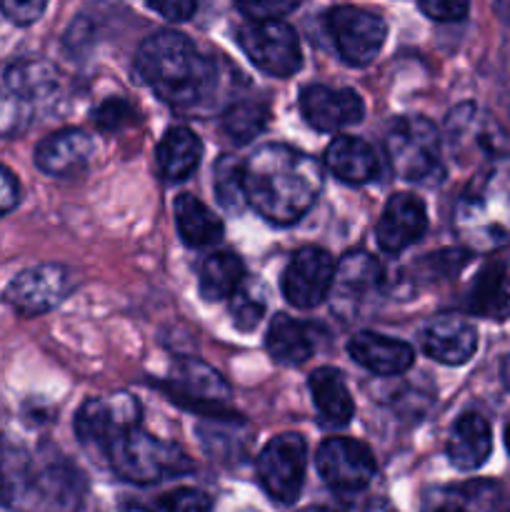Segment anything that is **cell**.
I'll return each instance as SVG.
<instances>
[{
    "label": "cell",
    "mask_w": 510,
    "mask_h": 512,
    "mask_svg": "<svg viewBox=\"0 0 510 512\" xmlns=\"http://www.w3.org/2000/svg\"><path fill=\"white\" fill-rule=\"evenodd\" d=\"M383 270L380 263L365 250H350L338 265L333 278V308L343 313H358L370 298L380 290Z\"/></svg>",
    "instance_id": "obj_16"
},
{
    "label": "cell",
    "mask_w": 510,
    "mask_h": 512,
    "mask_svg": "<svg viewBox=\"0 0 510 512\" xmlns=\"http://www.w3.org/2000/svg\"><path fill=\"white\" fill-rule=\"evenodd\" d=\"M315 328L313 325L295 320L290 315L278 313L270 320L268 335H265V348L270 358L278 365H303L315 353Z\"/></svg>",
    "instance_id": "obj_21"
},
{
    "label": "cell",
    "mask_w": 510,
    "mask_h": 512,
    "mask_svg": "<svg viewBox=\"0 0 510 512\" xmlns=\"http://www.w3.org/2000/svg\"><path fill=\"white\" fill-rule=\"evenodd\" d=\"M505 445H508V453H510V425L508 430H505Z\"/></svg>",
    "instance_id": "obj_47"
},
{
    "label": "cell",
    "mask_w": 510,
    "mask_h": 512,
    "mask_svg": "<svg viewBox=\"0 0 510 512\" xmlns=\"http://www.w3.org/2000/svg\"><path fill=\"white\" fill-rule=\"evenodd\" d=\"M95 153L93 138L80 128H63L48 135L35 148V165L45 175L53 178H68V175L83 173Z\"/></svg>",
    "instance_id": "obj_19"
},
{
    "label": "cell",
    "mask_w": 510,
    "mask_h": 512,
    "mask_svg": "<svg viewBox=\"0 0 510 512\" xmlns=\"http://www.w3.org/2000/svg\"><path fill=\"white\" fill-rule=\"evenodd\" d=\"M150 512H213V503L200 490L180 488L155 500Z\"/></svg>",
    "instance_id": "obj_36"
},
{
    "label": "cell",
    "mask_w": 510,
    "mask_h": 512,
    "mask_svg": "<svg viewBox=\"0 0 510 512\" xmlns=\"http://www.w3.org/2000/svg\"><path fill=\"white\" fill-rule=\"evenodd\" d=\"M325 25H328V33L340 58L355 68L373 63L388 38L385 20L370 10L355 8V5L333 8L325 15Z\"/></svg>",
    "instance_id": "obj_8"
},
{
    "label": "cell",
    "mask_w": 510,
    "mask_h": 512,
    "mask_svg": "<svg viewBox=\"0 0 510 512\" xmlns=\"http://www.w3.org/2000/svg\"><path fill=\"white\" fill-rule=\"evenodd\" d=\"M453 228L475 253L510 245V155L490 160L460 193Z\"/></svg>",
    "instance_id": "obj_3"
},
{
    "label": "cell",
    "mask_w": 510,
    "mask_h": 512,
    "mask_svg": "<svg viewBox=\"0 0 510 512\" xmlns=\"http://www.w3.org/2000/svg\"><path fill=\"white\" fill-rule=\"evenodd\" d=\"M35 105L28 98L10 88L8 83L0 85V138H15L33 123Z\"/></svg>",
    "instance_id": "obj_34"
},
{
    "label": "cell",
    "mask_w": 510,
    "mask_h": 512,
    "mask_svg": "<svg viewBox=\"0 0 510 512\" xmlns=\"http://www.w3.org/2000/svg\"><path fill=\"white\" fill-rule=\"evenodd\" d=\"M135 70L163 103L178 110H195L215 93V63L178 30H158L140 43Z\"/></svg>",
    "instance_id": "obj_2"
},
{
    "label": "cell",
    "mask_w": 510,
    "mask_h": 512,
    "mask_svg": "<svg viewBox=\"0 0 510 512\" xmlns=\"http://www.w3.org/2000/svg\"><path fill=\"white\" fill-rule=\"evenodd\" d=\"M420 348L435 363L463 365L475 355L478 333L468 318L445 313L425 325L423 335H420Z\"/></svg>",
    "instance_id": "obj_18"
},
{
    "label": "cell",
    "mask_w": 510,
    "mask_h": 512,
    "mask_svg": "<svg viewBox=\"0 0 510 512\" xmlns=\"http://www.w3.org/2000/svg\"><path fill=\"white\" fill-rule=\"evenodd\" d=\"M245 280V265L235 253H213L200 265L198 288L205 300H228Z\"/></svg>",
    "instance_id": "obj_29"
},
{
    "label": "cell",
    "mask_w": 510,
    "mask_h": 512,
    "mask_svg": "<svg viewBox=\"0 0 510 512\" xmlns=\"http://www.w3.org/2000/svg\"><path fill=\"white\" fill-rule=\"evenodd\" d=\"M428 228V210L425 203L413 193H395L385 205L375 238L385 253H403L413 243H418Z\"/></svg>",
    "instance_id": "obj_17"
},
{
    "label": "cell",
    "mask_w": 510,
    "mask_h": 512,
    "mask_svg": "<svg viewBox=\"0 0 510 512\" xmlns=\"http://www.w3.org/2000/svg\"><path fill=\"white\" fill-rule=\"evenodd\" d=\"M173 215L180 238L190 248H208V245H215L223 238V220L195 195H178L173 203Z\"/></svg>",
    "instance_id": "obj_27"
},
{
    "label": "cell",
    "mask_w": 510,
    "mask_h": 512,
    "mask_svg": "<svg viewBox=\"0 0 510 512\" xmlns=\"http://www.w3.org/2000/svg\"><path fill=\"white\" fill-rule=\"evenodd\" d=\"M213 190L223 210L243 213L248 208V198H245V163H240L235 155H223L213 168Z\"/></svg>",
    "instance_id": "obj_31"
},
{
    "label": "cell",
    "mask_w": 510,
    "mask_h": 512,
    "mask_svg": "<svg viewBox=\"0 0 510 512\" xmlns=\"http://www.w3.org/2000/svg\"><path fill=\"white\" fill-rule=\"evenodd\" d=\"M348 353L360 368L380 378L403 375L415 363V350L408 343L388 338L383 333H370V330L355 333L348 340Z\"/></svg>",
    "instance_id": "obj_20"
},
{
    "label": "cell",
    "mask_w": 510,
    "mask_h": 512,
    "mask_svg": "<svg viewBox=\"0 0 510 512\" xmlns=\"http://www.w3.org/2000/svg\"><path fill=\"white\" fill-rule=\"evenodd\" d=\"M265 310H268V290L260 280L245 278L240 288L230 295V313H233L235 328L250 333L260 325Z\"/></svg>",
    "instance_id": "obj_32"
},
{
    "label": "cell",
    "mask_w": 510,
    "mask_h": 512,
    "mask_svg": "<svg viewBox=\"0 0 510 512\" xmlns=\"http://www.w3.org/2000/svg\"><path fill=\"white\" fill-rule=\"evenodd\" d=\"M318 473L338 493H358L375 478V458L368 445L353 438H328L315 455Z\"/></svg>",
    "instance_id": "obj_12"
},
{
    "label": "cell",
    "mask_w": 510,
    "mask_h": 512,
    "mask_svg": "<svg viewBox=\"0 0 510 512\" xmlns=\"http://www.w3.org/2000/svg\"><path fill=\"white\" fill-rule=\"evenodd\" d=\"M385 153L395 175L410 183H433L443 175L440 133L420 115H405L390 125L385 135Z\"/></svg>",
    "instance_id": "obj_5"
},
{
    "label": "cell",
    "mask_w": 510,
    "mask_h": 512,
    "mask_svg": "<svg viewBox=\"0 0 510 512\" xmlns=\"http://www.w3.org/2000/svg\"><path fill=\"white\" fill-rule=\"evenodd\" d=\"M300 113L320 133H338L363 120L365 103L355 90L305 85L300 90Z\"/></svg>",
    "instance_id": "obj_15"
},
{
    "label": "cell",
    "mask_w": 510,
    "mask_h": 512,
    "mask_svg": "<svg viewBox=\"0 0 510 512\" xmlns=\"http://www.w3.org/2000/svg\"><path fill=\"white\" fill-rule=\"evenodd\" d=\"M268 118V105L258 103V100H243V103H235L225 110L223 130L230 140L243 145L250 143L268 125Z\"/></svg>",
    "instance_id": "obj_33"
},
{
    "label": "cell",
    "mask_w": 510,
    "mask_h": 512,
    "mask_svg": "<svg viewBox=\"0 0 510 512\" xmlns=\"http://www.w3.org/2000/svg\"><path fill=\"white\" fill-rule=\"evenodd\" d=\"M308 448L298 433L275 435L258 455V480L265 493L280 505H293L300 498L305 480Z\"/></svg>",
    "instance_id": "obj_7"
},
{
    "label": "cell",
    "mask_w": 510,
    "mask_h": 512,
    "mask_svg": "<svg viewBox=\"0 0 510 512\" xmlns=\"http://www.w3.org/2000/svg\"><path fill=\"white\" fill-rule=\"evenodd\" d=\"M93 120L100 130H108V133H113V130H123L125 125L133 123L135 113H133V108L125 103V100L110 98L93 110Z\"/></svg>",
    "instance_id": "obj_38"
},
{
    "label": "cell",
    "mask_w": 510,
    "mask_h": 512,
    "mask_svg": "<svg viewBox=\"0 0 510 512\" xmlns=\"http://www.w3.org/2000/svg\"><path fill=\"white\" fill-rule=\"evenodd\" d=\"M495 10H498L500 18L510 23V0H495Z\"/></svg>",
    "instance_id": "obj_43"
},
{
    "label": "cell",
    "mask_w": 510,
    "mask_h": 512,
    "mask_svg": "<svg viewBox=\"0 0 510 512\" xmlns=\"http://www.w3.org/2000/svg\"><path fill=\"white\" fill-rule=\"evenodd\" d=\"M85 483L78 470L65 463L30 465L15 508L25 512H75L83 503Z\"/></svg>",
    "instance_id": "obj_9"
},
{
    "label": "cell",
    "mask_w": 510,
    "mask_h": 512,
    "mask_svg": "<svg viewBox=\"0 0 510 512\" xmlns=\"http://www.w3.org/2000/svg\"><path fill=\"white\" fill-rule=\"evenodd\" d=\"M448 140L458 153L465 150H485V153H498L503 143V133L490 118H485L473 103H463L448 115Z\"/></svg>",
    "instance_id": "obj_26"
},
{
    "label": "cell",
    "mask_w": 510,
    "mask_h": 512,
    "mask_svg": "<svg viewBox=\"0 0 510 512\" xmlns=\"http://www.w3.org/2000/svg\"><path fill=\"white\" fill-rule=\"evenodd\" d=\"M18 200H20L18 180H15V175L10 173L8 168H3V165H0V218H3V215H8L10 210L18 205Z\"/></svg>",
    "instance_id": "obj_42"
},
{
    "label": "cell",
    "mask_w": 510,
    "mask_h": 512,
    "mask_svg": "<svg viewBox=\"0 0 510 512\" xmlns=\"http://www.w3.org/2000/svg\"><path fill=\"white\" fill-rule=\"evenodd\" d=\"M105 458H108L110 468H113L120 478L138 485L160 483V480L173 478V475L190 470L188 458H185L175 445H168L163 443V440L153 438V435L145 433L140 425L123 430V433L110 443Z\"/></svg>",
    "instance_id": "obj_4"
},
{
    "label": "cell",
    "mask_w": 510,
    "mask_h": 512,
    "mask_svg": "<svg viewBox=\"0 0 510 512\" xmlns=\"http://www.w3.org/2000/svg\"><path fill=\"white\" fill-rule=\"evenodd\" d=\"M310 395H313V405L318 410L320 420L328 428H343L353 420L355 403L350 395L345 378L335 368H318L310 373L308 378Z\"/></svg>",
    "instance_id": "obj_23"
},
{
    "label": "cell",
    "mask_w": 510,
    "mask_h": 512,
    "mask_svg": "<svg viewBox=\"0 0 510 512\" xmlns=\"http://www.w3.org/2000/svg\"><path fill=\"white\" fill-rule=\"evenodd\" d=\"M235 5L248 20H283L300 0H235Z\"/></svg>",
    "instance_id": "obj_37"
},
{
    "label": "cell",
    "mask_w": 510,
    "mask_h": 512,
    "mask_svg": "<svg viewBox=\"0 0 510 512\" xmlns=\"http://www.w3.org/2000/svg\"><path fill=\"white\" fill-rule=\"evenodd\" d=\"M500 378H503V385L510 390V355L503 360V365H500Z\"/></svg>",
    "instance_id": "obj_44"
},
{
    "label": "cell",
    "mask_w": 510,
    "mask_h": 512,
    "mask_svg": "<svg viewBox=\"0 0 510 512\" xmlns=\"http://www.w3.org/2000/svg\"><path fill=\"white\" fill-rule=\"evenodd\" d=\"M335 278V263L328 250L305 245L290 258L288 268L283 270L280 288L285 300L300 310H310L323 303L330 295Z\"/></svg>",
    "instance_id": "obj_13"
},
{
    "label": "cell",
    "mask_w": 510,
    "mask_h": 512,
    "mask_svg": "<svg viewBox=\"0 0 510 512\" xmlns=\"http://www.w3.org/2000/svg\"><path fill=\"white\" fill-rule=\"evenodd\" d=\"M203 158V143L190 128H170L155 148V163L168 183H180L195 173Z\"/></svg>",
    "instance_id": "obj_25"
},
{
    "label": "cell",
    "mask_w": 510,
    "mask_h": 512,
    "mask_svg": "<svg viewBox=\"0 0 510 512\" xmlns=\"http://www.w3.org/2000/svg\"><path fill=\"white\" fill-rule=\"evenodd\" d=\"M238 43L250 63L273 78H290L303 65L298 33L283 20H248L240 25Z\"/></svg>",
    "instance_id": "obj_6"
},
{
    "label": "cell",
    "mask_w": 510,
    "mask_h": 512,
    "mask_svg": "<svg viewBox=\"0 0 510 512\" xmlns=\"http://www.w3.org/2000/svg\"><path fill=\"white\" fill-rule=\"evenodd\" d=\"M148 5L170 23H185L193 18L195 8H198L195 0H148Z\"/></svg>",
    "instance_id": "obj_41"
},
{
    "label": "cell",
    "mask_w": 510,
    "mask_h": 512,
    "mask_svg": "<svg viewBox=\"0 0 510 512\" xmlns=\"http://www.w3.org/2000/svg\"><path fill=\"white\" fill-rule=\"evenodd\" d=\"M48 8V0H0V10L15 25H30Z\"/></svg>",
    "instance_id": "obj_40"
},
{
    "label": "cell",
    "mask_w": 510,
    "mask_h": 512,
    "mask_svg": "<svg viewBox=\"0 0 510 512\" xmlns=\"http://www.w3.org/2000/svg\"><path fill=\"white\" fill-rule=\"evenodd\" d=\"M140 420V403L128 393L110 395V398L88 400L75 415V435L80 443L93 453L105 455L110 443L123 430L133 428Z\"/></svg>",
    "instance_id": "obj_10"
},
{
    "label": "cell",
    "mask_w": 510,
    "mask_h": 512,
    "mask_svg": "<svg viewBox=\"0 0 510 512\" xmlns=\"http://www.w3.org/2000/svg\"><path fill=\"white\" fill-rule=\"evenodd\" d=\"M470 313L488 320L510 318V275L500 265H488L478 273L468 295Z\"/></svg>",
    "instance_id": "obj_28"
},
{
    "label": "cell",
    "mask_w": 510,
    "mask_h": 512,
    "mask_svg": "<svg viewBox=\"0 0 510 512\" xmlns=\"http://www.w3.org/2000/svg\"><path fill=\"white\" fill-rule=\"evenodd\" d=\"M55 70L48 63H40V60H20V63L10 65L3 75V83H8L10 88L18 90L23 98H28L30 103H40V100L50 98L55 90Z\"/></svg>",
    "instance_id": "obj_30"
},
{
    "label": "cell",
    "mask_w": 510,
    "mask_h": 512,
    "mask_svg": "<svg viewBox=\"0 0 510 512\" xmlns=\"http://www.w3.org/2000/svg\"><path fill=\"white\" fill-rule=\"evenodd\" d=\"M418 5L435 23H458L470 10V0H418Z\"/></svg>",
    "instance_id": "obj_39"
},
{
    "label": "cell",
    "mask_w": 510,
    "mask_h": 512,
    "mask_svg": "<svg viewBox=\"0 0 510 512\" xmlns=\"http://www.w3.org/2000/svg\"><path fill=\"white\" fill-rule=\"evenodd\" d=\"M170 398L195 410H208V415H223V403L230 398V385L223 375L205 365L203 360L180 358L175 360L168 378Z\"/></svg>",
    "instance_id": "obj_14"
},
{
    "label": "cell",
    "mask_w": 510,
    "mask_h": 512,
    "mask_svg": "<svg viewBox=\"0 0 510 512\" xmlns=\"http://www.w3.org/2000/svg\"><path fill=\"white\" fill-rule=\"evenodd\" d=\"M300 512H333V510H325V508H305V510H300Z\"/></svg>",
    "instance_id": "obj_46"
},
{
    "label": "cell",
    "mask_w": 510,
    "mask_h": 512,
    "mask_svg": "<svg viewBox=\"0 0 510 512\" xmlns=\"http://www.w3.org/2000/svg\"><path fill=\"white\" fill-rule=\"evenodd\" d=\"M325 165L338 180L348 185H363L378 175V155L365 140L340 135L325 150Z\"/></svg>",
    "instance_id": "obj_24"
},
{
    "label": "cell",
    "mask_w": 510,
    "mask_h": 512,
    "mask_svg": "<svg viewBox=\"0 0 510 512\" xmlns=\"http://www.w3.org/2000/svg\"><path fill=\"white\" fill-rule=\"evenodd\" d=\"M73 290V273L63 265L45 263L15 275L5 290V300L15 313L33 318L58 308Z\"/></svg>",
    "instance_id": "obj_11"
},
{
    "label": "cell",
    "mask_w": 510,
    "mask_h": 512,
    "mask_svg": "<svg viewBox=\"0 0 510 512\" xmlns=\"http://www.w3.org/2000/svg\"><path fill=\"white\" fill-rule=\"evenodd\" d=\"M323 193L318 160L290 145H260L245 163V198L268 223L293 225Z\"/></svg>",
    "instance_id": "obj_1"
},
{
    "label": "cell",
    "mask_w": 510,
    "mask_h": 512,
    "mask_svg": "<svg viewBox=\"0 0 510 512\" xmlns=\"http://www.w3.org/2000/svg\"><path fill=\"white\" fill-rule=\"evenodd\" d=\"M440 512H473V510H468V508H443Z\"/></svg>",
    "instance_id": "obj_45"
},
{
    "label": "cell",
    "mask_w": 510,
    "mask_h": 512,
    "mask_svg": "<svg viewBox=\"0 0 510 512\" xmlns=\"http://www.w3.org/2000/svg\"><path fill=\"white\" fill-rule=\"evenodd\" d=\"M493 450L490 423L478 413H465L448 438V458L458 470H478Z\"/></svg>",
    "instance_id": "obj_22"
},
{
    "label": "cell",
    "mask_w": 510,
    "mask_h": 512,
    "mask_svg": "<svg viewBox=\"0 0 510 512\" xmlns=\"http://www.w3.org/2000/svg\"><path fill=\"white\" fill-rule=\"evenodd\" d=\"M28 468L30 463L23 453L0 443V505L15 508V500L23 490Z\"/></svg>",
    "instance_id": "obj_35"
}]
</instances>
